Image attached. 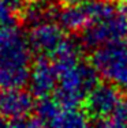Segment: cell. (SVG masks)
<instances>
[{"label": "cell", "instance_id": "cell-1", "mask_svg": "<svg viewBox=\"0 0 127 128\" xmlns=\"http://www.w3.org/2000/svg\"><path fill=\"white\" fill-rule=\"evenodd\" d=\"M53 63L59 76L55 100L63 106L77 108L98 84L97 71L92 64L81 59L78 45L70 40L53 59Z\"/></svg>", "mask_w": 127, "mask_h": 128}, {"label": "cell", "instance_id": "cell-2", "mask_svg": "<svg viewBox=\"0 0 127 128\" xmlns=\"http://www.w3.org/2000/svg\"><path fill=\"white\" fill-rule=\"evenodd\" d=\"M90 62L98 76L120 91H127V40L94 49Z\"/></svg>", "mask_w": 127, "mask_h": 128}, {"label": "cell", "instance_id": "cell-3", "mask_svg": "<svg viewBox=\"0 0 127 128\" xmlns=\"http://www.w3.org/2000/svg\"><path fill=\"white\" fill-rule=\"evenodd\" d=\"M127 40V14L126 11L115 10L108 15L93 20L83 32L81 41L85 46L98 49L105 45Z\"/></svg>", "mask_w": 127, "mask_h": 128}, {"label": "cell", "instance_id": "cell-4", "mask_svg": "<svg viewBox=\"0 0 127 128\" xmlns=\"http://www.w3.org/2000/svg\"><path fill=\"white\" fill-rule=\"evenodd\" d=\"M32 49L28 37L17 26L0 27V68L8 71H32Z\"/></svg>", "mask_w": 127, "mask_h": 128}, {"label": "cell", "instance_id": "cell-5", "mask_svg": "<svg viewBox=\"0 0 127 128\" xmlns=\"http://www.w3.org/2000/svg\"><path fill=\"white\" fill-rule=\"evenodd\" d=\"M26 37L32 52L47 59H55L68 41L66 30L55 20H47L30 27Z\"/></svg>", "mask_w": 127, "mask_h": 128}, {"label": "cell", "instance_id": "cell-6", "mask_svg": "<svg viewBox=\"0 0 127 128\" xmlns=\"http://www.w3.org/2000/svg\"><path fill=\"white\" fill-rule=\"evenodd\" d=\"M123 101L124 98L122 97V91L117 87L109 83H98L85 100V109L90 117L101 121L112 116L119 109Z\"/></svg>", "mask_w": 127, "mask_h": 128}, {"label": "cell", "instance_id": "cell-7", "mask_svg": "<svg viewBox=\"0 0 127 128\" xmlns=\"http://www.w3.org/2000/svg\"><path fill=\"white\" fill-rule=\"evenodd\" d=\"M59 76L55 63L47 57H38L32 66L29 79V90L37 98H49L52 93H56Z\"/></svg>", "mask_w": 127, "mask_h": 128}, {"label": "cell", "instance_id": "cell-8", "mask_svg": "<svg viewBox=\"0 0 127 128\" xmlns=\"http://www.w3.org/2000/svg\"><path fill=\"white\" fill-rule=\"evenodd\" d=\"M33 110H36V102L30 91L25 89L0 91V117L13 121L29 117Z\"/></svg>", "mask_w": 127, "mask_h": 128}, {"label": "cell", "instance_id": "cell-9", "mask_svg": "<svg viewBox=\"0 0 127 128\" xmlns=\"http://www.w3.org/2000/svg\"><path fill=\"white\" fill-rule=\"evenodd\" d=\"M49 128H92L89 121V114L86 110L79 108L62 106L55 120L51 123Z\"/></svg>", "mask_w": 127, "mask_h": 128}, {"label": "cell", "instance_id": "cell-10", "mask_svg": "<svg viewBox=\"0 0 127 128\" xmlns=\"http://www.w3.org/2000/svg\"><path fill=\"white\" fill-rule=\"evenodd\" d=\"M52 6H49L47 2L44 0H36V2L28 3L25 6V8L22 10V20L29 25L30 27L37 26L42 22H47V20H52Z\"/></svg>", "mask_w": 127, "mask_h": 128}, {"label": "cell", "instance_id": "cell-11", "mask_svg": "<svg viewBox=\"0 0 127 128\" xmlns=\"http://www.w3.org/2000/svg\"><path fill=\"white\" fill-rule=\"evenodd\" d=\"M97 128H127V100L112 116L98 121Z\"/></svg>", "mask_w": 127, "mask_h": 128}, {"label": "cell", "instance_id": "cell-12", "mask_svg": "<svg viewBox=\"0 0 127 128\" xmlns=\"http://www.w3.org/2000/svg\"><path fill=\"white\" fill-rule=\"evenodd\" d=\"M17 26V12L7 0H0V27Z\"/></svg>", "mask_w": 127, "mask_h": 128}, {"label": "cell", "instance_id": "cell-13", "mask_svg": "<svg viewBox=\"0 0 127 128\" xmlns=\"http://www.w3.org/2000/svg\"><path fill=\"white\" fill-rule=\"evenodd\" d=\"M10 128H44V126L37 117L36 118L23 117L10 121Z\"/></svg>", "mask_w": 127, "mask_h": 128}, {"label": "cell", "instance_id": "cell-14", "mask_svg": "<svg viewBox=\"0 0 127 128\" xmlns=\"http://www.w3.org/2000/svg\"><path fill=\"white\" fill-rule=\"evenodd\" d=\"M60 3L67 7V6H78V4H85V3L90 2V0H59Z\"/></svg>", "mask_w": 127, "mask_h": 128}, {"label": "cell", "instance_id": "cell-15", "mask_svg": "<svg viewBox=\"0 0 127 128\" xmlns=\"http://www.w3.org/2000/svg\"><path fill=\"white\" fill-rule=\"evenodd\" d=\"M0 128H10V123H8V120L0 117Z\"/></svg>", "mask_w": 127, "mask_h": 128}, {"label": "cell", "instance_id": "cell-16", "mask_svg": "<svg viewBox=\"0 0 127 128\" xmlns=\"http://www.w3.org/2000/svg\"><path fill=\"white\" fill-rule=\"evenodd\" d=\"M109 2L113 3V2H127V0H109Z\"/></svg>", "mask_w": 127, "mask_h": 128}, {"label": "cell", "instance_id": "cell-17", "mask_svg": "<svg viewBox=\"0 0 127 128\" xmlns=\"http://www.w3.org/2000/svg\"><path fill=\"white\" fill-rule=\"evenodd\" d=\"M32 2H36V0H25V3L28 4V3H32Z\"/></svg>", "mask_w": 127, "mask_h": 128}, {"label": "cell", "instance_id": "cell-18", "mask_svg": "<svg viewBox=\"0 0 127 128\" xmlns=\"http://www.w3.org/2000/svg\"><path fill=\"white\" fill-rule=\"evenodd\" d=\"M44 128H49V127H44Z\"/></svg>", "mask_w": 127, "mask_h": 128}, {"label": "cell", "instance_id": "cell-19", "mask_svg": "<svg viewBox=\"0 0 127 128\" xmlns=\"http://www.w3.org/2000/svg\"><path fill=\"white\" fill-rule=\"evenodd\" d=\"M126 14H127V11H126Z\"/></svg>", "mask_w": 127, "mask_h": 128}]
</instances>
